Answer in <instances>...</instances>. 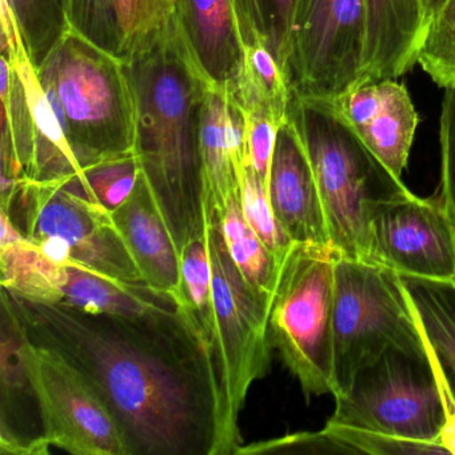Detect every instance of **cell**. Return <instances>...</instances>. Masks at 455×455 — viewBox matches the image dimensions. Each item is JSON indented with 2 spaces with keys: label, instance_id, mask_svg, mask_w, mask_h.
<instances>
[{
  "label": "cell",
  "instance_id": "obj_1",
  "mask_svg": "<svg viewBox=\"0 0 455 455\" xmlns=\"http://www.w3.org/2000/svg\"><path fill=\"white\" fill-rule=\"evenodd\" d=\"M6 294L30 342L54 351L97 391L132 455H212L218 383L186 308L156 316L90 313Z\"/></svg>",
  "mask_w": 455,
  "mask_h": 455
},
{
  "label": "cell",
  "instance_id": "obj_2",
  "mask_svg": "<svg viewBox=\"0 0 455 455\" xmlns=\"http://www.w3.org/2000/svg\"><path fill=\"white\" fill-rule=\"evenodd\" d=\"M138 97L135 153L178 251L204 233L196 148V106L214 81L182 34L129 66Z\"/></svg>",
  "mask_w": 455,
  "mask_h": 455
},
{
  "label": "cell",
  "instance_id": "obj_3",
  "mask_svg": "<svg viewBox=\"0 0 455 455\" xmlns=\"http://www.w3.org/2000/svg\"><path fill=\"white\" fill-rule=\"evenodd\" d=\"M36 71L82 169L135 151L137 90L118 55L62 28Z\"/></svg>",
  "mask_w": 455,
  "mask_h": 455
},
{
  "label": "cell",
  "instance_id": "obj_4",
  "mask_svg": "<svg viewBox=\"0 0 455 455\" xmlns=\"http://www.w3.org/2000/svg\"><path fill=\"white\" fill-rule=\"evenodd\" d=\"M287 121L313 169L332 247L342 257L369 259L372 209L409 188L370 153L327 100L292 95Z\"/></svg>",
  "mask_w": 455,
  "mask_h": 455
},
{
  "label": "cell",
  "instance_id": "obj_5",
  "mask_svg": "<svg viewBox=\"0 0 455 455\" xmlns=\"http://www.w3.org/2000/svg\"><path fill=\"white\" fill-rule=\"evenodd\" d=\"M212 274V321L207 350L218 383V422L212 455H235L242 446L239 414L255 380L271 362V303L249 286L228 254L220 222L204 225Z\"/></svg>",
  "mask_w": 455,
  "mask_h": 455
},
{
  "label": "cell",
  "instance_id": "obj_6",
  "mask_svg": "<svg viewBox=\"0 0 455 455\" xmlns=\"http://www.w3.org/2000/svg\"><path fill=\"white\" fill-rule=\"evenodd\" d=\"M332 246L294 243L279 267L268 314L271 345L306 395L334 394Z\"/></svg>",
  "mask_w": 455,
  "mask_h": 455
},
{
  "label": "cell",
  "instance_id": "obj_7",
  "mask_svg": "<svg viewBox=\"0 0 455 455\" xmlns=\"http://www.w3.org/2000/svg\"><path fill=\"white\" fill-rule=\"evenodd\" d=\"M334 394L388 347L428 354L401 275L371 260L338 254L335 260Z\"/></svg>",
  "mask_w": 455,
  "mask_h": 455
},
{
  "label": "cell",
  "instance_id": "obj_8",
  "mask_svg": "<svg viewBox=\"0 0 455 455\" xmlns=\"http://www.w3.org/2000/svg\"><path fill=\"white\" fill-rule=\"evenodd\" d=\"M0 212L52 260L145 282L111 212L65 182L20 180L12 196L0 201Z\"/></svg>",
  "mask_w": 455,
  "mask_h": 455
},
{
  "label": "cell",
  "instance_id": "obj_9",
  "mask_svg": "<svg viewBox=\"0 0 455 455\" xmlns=\"http://www.w3.org/2000/svg\"><path fill=\"white\" fill-rule=\"evenodd\" d=\"M334 398L329 423L434 443H439L450 410L431 350L386 348L356 371L346 393Z\"/></svg>",
  "mask_w": 455,
  "mask_h": 455
},
{
  "label": "cell",
  "instance_id": "obj_10",
  "mask_svg": "<svg viewBox=\"0 0 455 455\" xmlns=\"http://www.w3.org/2000/svg\"><path fill=\"white\" fill-rule=\"evenodd\" d=\"M2 282L20 299L68 305L90 313L143 318L182 307L172 294L146 282L111 278L76 262H57L31 242L10 250L4 258Z\"/></svg>",
  "mask_w": 455,
  "mask_h": 455
},
{
  "label": "cell",
  "instance_id": "obj_11",
  "mask_svg": "<svg viewBox=\"0 0 455 455\" xmlns=\"http://www.w3.org/2000/svg\"><path fill=\"white\" fill-rule=\"evenodd\" d=\"M363 0H297L286 74L292 95L327 100L358 82Z\"/></svg>",
  "mask_w": 455,
  "mask_h": 455
},
{
  "label": "cell",
  "instance_id": "obj_12",
  "mask_svg": "<svg viewBox=\"0 0 455 455\" xmlns=\"http://www.w3.org/2000/svg\"><path fill=\"white\" fill-rule=\"evenodd\" d=\"M23 347L50 447L74 455H132L113 412L81 372L26 334Z\"/></svg>",
  "mask_w": 455,
  "mask_h": 455
},
{
  "label": "cell",
  "instance_id": "obj_13",
  "mask_svg": "<svg viewBox=\"0 0 455 455\" xmlns=\"http://www.w3.org/2000/svg\"><path fill=\"white\" fill-rule=\"evenodd\" d=\"M401 275L455 281V223L441 201L410 193L380 202L369 220V259Z\"/></svg>",
  "mask_w": 455,
  "mask_h": 455
},
{
  "label": "cell",
  "instance_id": "obj_14",
  "mask_svg": "<svg viewBox=\"0 0 455 455\" xmlns=\"http://www.w3.org/2000/svg\"><path fill=\"white\" fill-rule=\"evenodd\" d=\"M196 148L204 220L220 222L231 199L241 196L246 164L244 118L228 84L209 81L196 106Z\"/></svg>",
  "mask_w": 455,
  "mask_h": 455
},
{
  "label": "cell",
  "instance_id": "obj_15",
  "mask_svg": "<svg viewBox=\"0 0 455 455\" xmlns=\"http://www.w3.org/2000/svg\"><path fill=\"white\" fill-rule=\"evenodd\" d=\"M330 103L370 153L401 180L419 124L406 87L395 79L358 82Z\"/></svg>",
  "mask_w": 455,
  "mask_h": 455
},
{
  "label": "cell",
  "instance_id": "obj_16",
  "mask_svg": "<svg viewBox=\"0 0 455 455\" xmlns=\"http://www.w3.org/2000/svg\"><path fill=\"white\" fill-rule=\"evenodd\" d=\"M22 326L2 291L0 322V452L49 454L36 385L25 356Z\"/></svg>",
  "mask_w": 455,
  "mask_h": 455
},
{
  "label": "cell",
  "instance_id": "obj_17",
  "mask_svg": "<svg viewBox=\"0 0 455 455\" xmlns=\"http://www.w3.org/2000/svg\"><path fill=\"white\" fill-rule=\"evenodd\" d=\"M267 193L276 220L292 243L332 246L313 169L287 119L276 138Z\"/></svg>",
  "mask_w": 455,
  "mask_h": 455
},
{
  "label": "cell",
  "instance_id": "obj_18",
  "mask_svg": "<svg viewBox=\"0 0 455 455\" xmlns=\"http://www.w3.org/2000/svg\"><path fill=\"white\" fill-rule=\"evenodd\" d=\"M111 215L143 281L180 302V254L143 172Z\"/></svg>",
  "mask_w": 455,
  "mask_h": 455
},
{
  "label": "cell",
  "instance_id": "obj_19",
  "mask_svg": "<svg viewBox=\"0 0 455 455\" xmlns=\"http://www.w3.org/2000/svg\"><path fill=\"white\" fill-rule=\"evenodd\" d=\"M363 9L358 82L396 79L412 70L426 30L423 0H363Z\"/></svg>",
  "mask_w": 455,
  "mask_h": 455
},
{
  "label": "cell",
  "instance_id": "obj_20",
  "mask_svg": "<svg viewBox=\"0 0 455 455\" xmlns=\"http://www.w3.org/2000/svg\"><path fill=\"white\" fill-rule=\"evenodd\" d=\"M6 55L22 84L31 127V158L26 180L66 182L81 174L82 164L39 79L36 65L22 41Z\"/></svg>",
  "mask_w": 455,
  "mask_h": 455
},
{
  "label": "cell",
  "instance_id": "obj_21",
  "mask_svg": "<svg viewBox=\"0 0 455 455\" xmlns=\"http://www.w3.org/2000/svg\"><path fill=\"white\" fill-rule=\"evenodd\" d=\"M177 28L204 70L230 84L241 55V17L236 0H177Z\"/></svg>",
  "mask_w": 455,
  "mask_h": 455
},
{
  "label": "cell",
  "instance_id": "obj_22",
  "mask_svg": "<svg viewBox=\"0 0 455 455\" xmlns=\"http://www.w3.org/2000/svg\"><path fill=\"white\" fill-rule=\"evenodd\" d=\"M239 17L241 55L228 84L234 100L246 116H266L284 124L292 100L289 79L257 26L241 10Z\"/></svg>",
  "mask_w": 455,
  "mask_h": 455
},
{
  "label": "cell",
  "instance_id": "obj_23",
  "mask_svg": "<svg viewBox=\"0 0 455 455\" xmlns=\"http://www.w3.org/2000/svg\"><path fill=\"white\" fill-rule=\"evenodd\" d=\"M401 279L438 366L450 412L455 410V281L410 275Z\"/></svg>",
  "mask_w": 455,
  "mask_h": 455
},
{
  "label": "cell",
  "instance_id": "obj_24",
  "mask_svg": "<svg viewBox=\"0 0 455 455\" xmlns=\"http://www.w3.org/2000/svg\"><path fill=\"white\" fill-rule=\"evenodd\" d=\"M116 55L127 66L166 44L177 28V0H114Z\"/></svg>",
  "mask_w": 455,
  "mask_h": 455
},
{
  "label": "cell",
  "instance_id": "obj_25",
  "mask_svg": "<svg viewBox=\"0 0 455 455\" xmlns=\"http://www.w3.org/2000/svg\"><path fill=\"white\" fill-rule=\"evenodd\" d=\"M220 226L228 254L244 281L259 297L273 303L281 262L244 220L241 196L231 199Z\"/></svg>",
  "mask_w": 455,
  "mask_h": 455
},
{
  "label": "cell",
  "instance_id": "obj_26",
  "mask_svg": "<svg viewBox=\"0 0 455 455\" xmlns=\"http://www.w3.org/2000/svg\"><path fill=\"white\" fill-rule=\"evenodd\" d=\"M140 172L137 153L129 151L97 159L65 183L113 212L126 201Z\"/></svg>",
  "mask_w": 455,
  "mask_h": 455
},
{
  "label": "cell",
  "instance_id": "obj_27",
  "mask_svg": "<svg viewBox=\"0 0 455 455\" xmlns=\"http://www.w3.org/2000/svg\"><path fill=\"white\" fill-rule=\"evenodd\" d=\"M180 303L207 346L212 321V274L204 233L194 238L180 252Z\"/></svg>",
  "mask_w": 455,
  "mask_h": 455
},
{
  "label": "cell",
  "instance_id": "obj_28",
  "mask_svg": "<svg viewBox=\"0 0 455 455\" xmlns=\"http://www.w3.org/2000/svg\"><path fill=\"white\" fill-rule=\"evenodd\" d=\"M418 65L444 90H455V0L428 20L418 52Z\"/></svg>",
  "mask_w": 455,
  "mask_h": 455
},
{
  "label": "cell",
  "instance_id": "obj_29",
  "mask_svg": "<svg viewBox=\"0 0 455 455\" xmlns=\"http://www.w3.org/2000/svg\"><path fill=\"white\" fill-rule=\"evenodd\" d=\"M241 206L250 228L273 252L274 257L282 262L294 243L276 220L268 199L267 188L260 182L247 158L241 180Z\"/></svg>",
  "mask_w": 455,
  "mask_h": 455
},
{
  "label": "cell",
  "instance_id": "obj_30",
  "mask_svg": "<svg viewBox=\"0 0 455 455\" xmlns=\"http://www.w3.org/2000/svg\"><path fill=\"white\" fill-rule=\"evenodd\" d=\"M62 28L116 54L114 0H60Z\"/></svg>",
  "mask_w": 455,
  "mask_h": 455
},
{
  "label": "cell",
  "instance_id": "obj_31",
  "mask_svg": "<svg viewBox=\"0 0 455 455\" xmlns=\"http://www.w3.org/2000/svg\"><path fill=\"white\" fill-rule=\"evenodd\" d=\"M236 2L241 12L265 36L271 52L286 73L297 0H236Z\"/></svg>",
  "mask_w": 455,
  "mask_h": 455
},
{
  "label": "cell",
  "instance_id": "obj_32",
  "mask_svg": "<svg viewBox=\"0 0 455 455\" xmlns=\"http://www.w3.org/2000/svg\"><path fill=\"white\" fill-rule=\"evenodd\" d=\"M324 428L340 443L348 447L354 454H447L441 444L434 442L415 441V439L401 438V436L388 435L378 431L348 427V426L334 425L329 422Z\"/></svg>",
  "mask_w": 455,
  "mask_h": 455
},
{
  "label": "cell",
  "instance_id": "obj_33",
  "mask_svg": "<svg viewBox=\"0 0 455 455\" xmlns=\"http://www.w3.org/2000/svg\"><path fill=\"white\" fill-rule=\"evenodd\" d=\"M236 455L257 454H354L326 428L318 433H297L257 443L242 444Z\"/></svg>",
  "mask_w": 455,
  "mask_h": 455
},
{
  "label": "cell",
  "instance_id": "obj_34",
  "mask_svg": "<svg viewBox=\"0 0 455 455\" xmlns=\"http://www.w3.org/2000/svg\"><path fill=\"white\" fill-rule=\"evenodd\" d=\"M441 202L455 223V90H444L439 119Z\"/></svg>",
  "mask_w": 455,
  "mask_h": 455
},
{
  "label": "cell",
  "instance_id": "obj_35",
  "mask_svg": "<svg viewBox=\"0 0 455 455\" xmlns=\"http://www.w3.org/2000/svg\"><path fill=\"white\" fill-rule=\"evenodd\" d=\"M243 118L247 161L267 188L276 138L283 124L266 116L243 114Z\"/></svg>",
  "mask_w": 455,
  "mask_h": 455
},
{
  "label": "cell",
  "instance_id": "obj_36",
  "mask_svg": "<svg viewBox=\"0 0 455 455\" xmlns=\"http://www.w3.org/2000/svg\"><path fill=\"white\" fill-rule=\"evenodd\" d=\"M0 2L6 4L14 12L20 22L26 46L36 62V52L49 38V34H46L50 28L49 23H46L49 12H46V9L52 2L47 0H0Z\"/></svg>",
  "mask_w": 455,
  "mask_h": 455
},
{
  "label": "cell",
  "instance_id": "obj_37",
  "mask_svg": "<svg viewBox=\"0 0 455 455\" xmlns=\"http://www.w3.org/2000/svg\"><path fill=\"white\" fill-rule=\"evenodd\" d=\"M439 443L446 450L447 454H455V410H451L447 415L443 430L439 435Z\"/></svg>",
  "mask_w": 455,
  "mask_h": 455
},
{
  "label": "cell",
  "instance_id": "obj_38",
  "mask_svg": "<svg viewBox=\"0 0 455 455\" xmlns=\"http://www.w3.org/2000/svg\"><path fill=\"white\" fill-rule=\"evenodd\" d=\"M446 0H423V7H425L426 15V26H427L428 20L436 14L439 9L443 6Z\"/></svg>",
  "mask_w": 455,
  "mask_h": 455
}]
</instances>
